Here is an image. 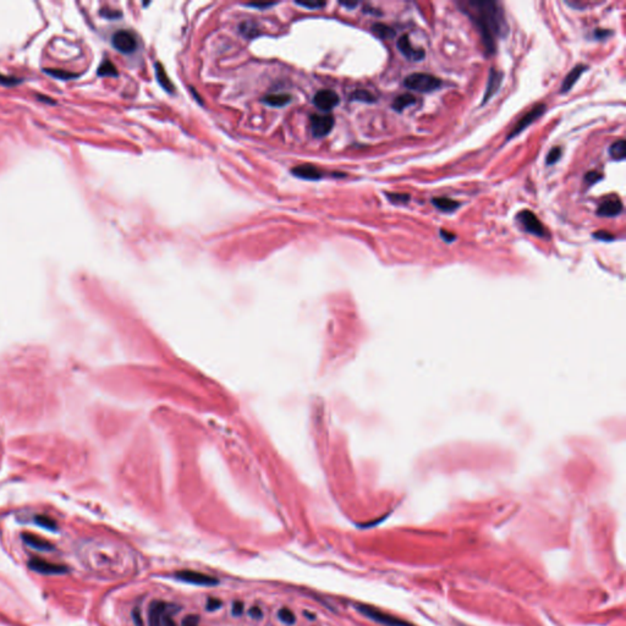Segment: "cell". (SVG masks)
I'll list each match as a JSON object with an SVG mask.
<instances>
[{
    "label": "cell",
    "instance_id": "6da1fadb",
    "mask_svg": "<svg viewBox=\"0 0 626 626\" xmlns=\"http://www.w3.org/2000/svg\"><path fill=\"white\" fill-rule=\"evenodd\" d=\"M462 11L472 20L481 33L487 53L494 54L497 39L505 36L508 31L503 10L494 1H467Z\"/></svg>",
    "mask_w": 626,
    "mask_h": 626
},
{
    "label": "cell",
    "instance_id": "7a4b0ae2",
    "mask_svg": "<svg viewBox=\"0 0 626 626\" xmlns=\"http://www.w3.org/2000/svg\"><path fill=\"white\" fill-rule=\"evenodd\" d=\"M404 86L409 90L417 91L422 93H429L437 91L442 86V80L429 74L416 73L406 76L404 81Z\"/></svg>",
    "mask_w": 626,
    "mask_h": 626
},
{
    "label": "cell",
    "instance_id": "3957f363",
    "mask_svg": "<svg viewBox=\"0 0 626 626\" xmlns=\"http://www.w3.org/2000/svg\"><path fill=\"white\" fill-rule=\"evenodd\" d=\"M357 610L361 613V614L365 615L366 618L368 619L373 620V622L378 623L380 625H384V626H415L412 624H410L409 622L406 620H402L399 619L397 617H393V615L387 614V613L382 612V610L377 609V608L372 607V605H366V604H358Z\"/></svg>",
    "mask_w": 626,
    "mask_h": 626
},
{
    "label": "cell",
    "instance_id": "277c9868",
    "mask_svg": "<svg viewBox=\"0 0 626 626\" xmlns=\"http://www.w3.org/2000/svg\"><path fill=\"white\" fill-rule=\"evenodd\" d=\"M516 219L521 223L522 227L526 230L527 232L529 234L534 235V236H539V237H543L546 236L547 231L544 229L543 224L541 223V220L536 217L533 212L531 210H521L520 213H518L516 215Z\"/></svg>",
    "mask_w": 626,
    "mask_h": 626
},
{
    "label": "cell",
    "instance_id": "5b68a950",
    "mask_svg": "<svg viewBox=\"0 0 626 626\" xmlns=\"http://www.w3.org/2000/svg\"><path fill=\"white\" fill-rule=\"evenodd\" d=\"M546 110H547V106H546V104H543V103H541V104H537L536 106H533V108H532L531 110H529L528 113L526 114V115L522 116L521 120L519 121V123L516 124L515 126H514L513 131H511V132L509 133L508 137H506V140H508V141L509 140H513L514 137H516L518 135H520V133L525 130V128H527L529 125H531V124H533L534 121L538 120V119L541 118V116L543 115L544 113H546Z\"/></svg>",
    "mask_w": 626,
    "mask_h": 626
},
{
    "label": "cell",
    "instance_id": "8992f818",
    "mask_svg": "<svg viewBox=\"0 0 626 626\" xmlns=\"http://www.w3.org/2000/svg\"><path fill=\"white\" fill-rule=\"evenodd\" d=\"M175 578L184 582L192 583V585L200 586H214L219 583V581L214 576L206 575V574L199 573L194 570H180L175 573Z\"/></svg>",
    "mask_w": 626,
    "mask_h": 626
},
{
    "label": "cell",
    "instance_id": "52a82bcc",
    "mask_svg": "<svg viewBox=\"0 0 626 626\" xmlns=\"http://www.w3.org/2000/svg\"><path fill=\"white\" fill-rule=\"evenodd\" d=\"M111 43H113L114 48L116 50L124 54L133 53L136 50V48H137V39H136V37L130 31H125V29L115 32L113 34Z\"/></svg>",
    "mask_w": 626,
    "mask_h": 626
},
{
    "label": "cell",
    "instance_id": "ba28073f",
    "mask_svg": "<svg viewBox=\"0 0 626 626\" xmlns=\"http://www.w3.org/2000/svg\"><path fill=\"white\" fill-rule=\"evenodd\" d=\"M311 130L316 137H324L328 135L334 126V118L331 115H318L312 114L310 119Z\"/></svg>",
    "mask_w": 626,
    "mask_h": 626
},
{
    "label": "cell",
    "instance_id": "9c48e42d",
    "mask_svg": "<svg viewBox=\"0 0 626 626\" xmlns=\"http://www.w3.org/2000/svg\"><path fill=\"white\" fill-rule=\"evenodd\" d=\"M340 102L339 96L331 90H322L317 92L313 97V104L323 111L331 110Z\"/></svg>",
    "mask_w": 626,
    "mask_h": 626
},
{
    "label": "cell",
    "instance_id": "30bf717a",
    "mask_svg": "<svg viewBox=\"0 0 626 626\" xmlns=\"http://www.w3.org/2000/svg\"><path fill=\"white\" fill-rule=\"evenodd\" d=\"M398 49H399L400 53L405 56V58L410 59V60H415V61H420L425 58L426 53L422 48H414L411 43H410V39L407 34H404V36L400 37L398 39V43H397Z\"/></svg>",
    "mask_w": 626,
    "mask_h": 626
},
{
    "label": "cell",
    "instance_id": "8fae6325",
    "mask_svg": "<svg viewBox=\"0 0 626 626\" xmlns=\"http://www.w3.org/2000/svg\"><path fill=\"white\" fill-rule=\"evenodd\" d=\"M624 207H623V202L622 200L619 199L618 196H610L608 199H605L602 203L600 204L597 209V215L600 217H617L619 215L620 213L623 212Z\"/></svg>",
    "mask_w": 626,
    "mask_h": 626
},
{
    "label": "cell",
    "instance_id": "7c38bea8",
    "mask_svg": "<svg viewBox=\"0 0 626 626\" xmlns=\"http://www.w3.org/2000/svg\"><path fill=\"white\" fill-rule=\"evenodd\" d=\"M167 613V603L163 601H153L148 609V624L150 626H163V620Z\"/></svg>",
    "mask_w": 626,
    "mask_h": 626
},
{
    "label": "cell",
    "instance_id": "4fadbf2b",
    "mask_svg": "<svg viewBox=\"0 0 626 626\" xmlns=\"http://www.w3.org/2000/svg\"><path fill=\"white\" fill-rule=\"evenodd\" d=\"M503 77H504V74L501 71L496 70L494 68L491 69L489 71V76H488V82H487V87H486V92H484L483 96V100H482V104H486L494 95L499 91L501 88V82H503Z\"/></svg>",
    "mask_w": 626,
    "mask_h": 626
},
{
    "label": "cell",
    "instance_id": "5bb4252c",
    "mask_svg": "<svg viewBox=\"0 0 626 626\" xmlns=\"http://www.w3.org/2000/svg\"><path fill=\"white\" fill-rule=\"evenodd\" d=\"M587 70H588V66L583 65V64H578V65H576L575 68H574L573 70L566 75L565 80H564L563 85H561L560 92L561 93L569 92V91L573 88V86L576 83V81L581 77V75Z\"/></svg>",
    "mask_w": 626,
    "mask_h": 626
},
{
    "label": "cell",
    "instance_id": "9a60e30c",
    "mask_svg": "<svg viewBox=\"0 0 626 626\" xmlns=\"http://www.w3.org/2000/svg\"><path fill=\"white\" fill-rule=\"evenodd\" d=\"M293 174L305 180H319L323 177V173L314 165H300L294 168Z\"/></svg>",
    "mask_w": 626,
    "mask_h": 626
},
{
    "label": "cell",
    "instance_id": "2e32d148",
    "mask_svg": "<svg viewBox=\"0 0 626 626\" xmlns=\"http://www.w3.org/2000/svg\"><path fill=\"white\" fill-rule=\"evenodd\" d=\"M31 568L33 570L39 571V573H43V574H59V573H63L64 571V566L60 565H56V564H51L48 563V561H44V560H32L29 563Z\"/></svg>",
    "mask_w": 626,
    "mask_h": 626
},
{
    "label": "cell",
    "instance_id": "e0dca14e",
    "mask_svg": "<svg viewBox=\"0 0 626 626\" xmlns=\"http://www.w3.org/2000/svg\"><path fill=\"white\" fill-rule=\"evenodd\" d=\"M432 203L435 208L442 210L444 213H452L460 207L459 202L454 201L451 199H448V197H437V199H433Z\"/></svg>",
    "mask_w": 626,
    "mask_h": 626
},
{
    "label": "cell",
    "instance_id": "ac0fdd59",
    "mask_svg": "<svg viewBox=\"0 0 626 626\" xmlns=\"http://www.w3.org/2000/svg\"><path fill=\"white\" fill-rule=\"evenodd\" d=\"M415 103H416V98H415L414 96L409 95V93H405V95L398 96V97L395 98L394 102H393V109H394L395 111H398V113H401V111H404L407 106L415 104Z\"/></svg>",
    "mask_w": 626,
    "mask_h": 626
},
{
    "label": "cell",
    "instance_id": "d6986e66",
    "mask_svg": "<svg viewBox=\"0 0 626 626\" xmlns=\"http://www.w3.org/2000/svg\"><path fill=\"white\" fill-rule=\"evenodd\" d=\"M155 75H157V80H158V82H159V85L162 86V87L164 88L165 91H168V92H172V91H174V86H173V83L170 82L169 77H168L167 73H165V70H164V68H163L162 64H159V63L155 64Z\"/></svg>",
    "mask_w": 626,
    "mask_h": 626
},
{
    "label": "cell",
    "instance_id": "ffe728a7",
    "mask_svg": "<svg viewBox=\"0 0 626 626\" xmlns=\"http://www.w3.org/2000/svg\"><path fill=\"white\" fill-rule=\"evenodd\" d=\"M290 96L284 95V93H275V95H269L263 98V102L271 106H284L290 102Z\"/></svg>",
    "mask_w": 626,
    "mask_h": 626
},
{
    "label": "cell",
    "instance_id": "44dd1931",
    "mask_svg": "<svg viewBox=\"0 0 626 626\" xmlns=\"http://www.w3.org/2000/svg\"><path fill=\"white\" fill-rule=\"evenodd\" d=\"M626 142L625 140H618L613 143L609 148L610 157L614 160H624L626 157Z\"/></svg>",
    "mask_w": 626,
    "mask_h": 626
},
{
    "label": "cell",
    "instance_id": "7402d4cb",
    "mask_svg": "<svg viewBox=\"0 0 626 626\" xmlns=\"http://www.w3.org/2000/svg\"><path fill=\"white\" fill-rule=\"evenodd\" d=\"M372 31L375 32V34H377V36L382 39H389L395 36L394 29L384 24H375L372 26Z\"/></svg>",
    "mask_w": 626,
    "mask_h": 626
},
{
    "label": "cell",
    "instance_id": "603a6c76",
    "mask_svg": "<svg viewBox=\"0 0 626 626\" xmlns=\"http://www.w3.org/2000/svg\"><path fill=\"white\" fill-rule=\"evenodd\" d=\"M98 75L100 76H118V70H116L115 65L111 63L110 60H104L100 66L98 68Z\"/></svg>",
    "mask_w": 626,
    "mask_h": 626
},
{
    "label": "cell",
    "instance_id": "cb8c5ba5",
    "mask_svg": "<svg viewBox=\"0 0 626 626\" xmlns=\"http://www.w3.org/2000/svg\"><path fill=\"white\" fill-rule=\"evenodd\" d=\"M278 618L281 623H284L286 625H294L296 623L295 614L289 608H281V609H279Z\"/></svg>",
    "mask_w": 626,
    "mask_h": 626
},
{
    "label": "cell",
    "instance_id": "d4e9b609",
    "mask_svg": "<svg viewBox=\"0 0 626 626\" xmlns=\"http://www.w3.org/2000/svg\"><path fill=\"white\" fill-rule=\"evenodd\" d=\"M351 98L355 100H360V102H365V103L376 102L375 96H373L372 93L368 92V91H363V90L356 91V92L351 96Z\"/></svg>",
    "mask_w": 626,
    "mask_h": 626
},
{
    "label": "cell",
    "instance_id": "484cf974",
    "mask_svg": "<svg viewBox=\"0 0 626 626\" xmlns=\"http://www.w3.org/2000/svg\"><path fill=\"white\" fill-rule=\"evenodd\" d=\"M561 154H563V150L560 147H553L551 150H549L548 155H547V165H553L560 159Z\"/></svg>",
    "mask_w": 626,
    "mask_h": 626
},
{
    "label": "cell",
    "instance_id": "4316f807",
    "mask_svg": "<svg viewBox=\"0 0 626 626\" xmlns=\"http://www.w3.org/2000/svg\"><path fill=\"white\" fill-rule=\"evenodd\" d=\"M387 195V199L389 200L392 203L394 204H406L407 202L410 201V196L409 195H402V194H385Z\"/></svg>",
    "mask_w": 626,
    "mask_h": 626
},
{
    "label": "cell",
    "instance_id": "83f0119b",
    "mask_svg": "<svg viewBox=\"0 0 626 626\" xmlns=\"http://www.w3.org/2000/svg\"><path fill=\"white\" fill-rule=\"evenodd\" d=\"M593 237L597 240H601V241H613V240H615V237L610 232L605 231V230H600V231L593 232Z\"/></svg>",
    "mask_w": 626,
    "mask_h": 626
},
{
    "label": "cell",
    "instance_id": "f1b7e54d",
    "mask_svg": "<svg viewBox=\"0 0 626 626\" xmlns=\"http://www.w3.org/2000/svg\"><path fill=\"white\" fill-rule=\"evenodd\" d=\"M27 542H28V544H31V546L36 547V549H42V551H43V549L44 551H46V549H51L50 548L51 546L49 543H47V542H41L38 541V539H33L32 537H29V539H27Z\"/></svg>",
    "mask_w": 626,
    "mask_h": 626
},
{
    "label": "cell",
    "instance_id": "f546056e",
    "mask_svg": "<svg viewBox=\"0 0 626 626\" xmlns=\"http://www.w3.org/2000/svg\"><path fill=\"white\" fill-rule=\"evenodd\" d=\"M219 608H222V602H220V600H218V598H214V597L208 598V601H207V604H206V609L207 610H210V612H213V610H217V609H219Z\"/></svg>",
    "mask_w": 626,
    "mask_h": 626
},
{
    "label": "cell",
    "instance_id": "4dcf8cb0",
    "mask_svg": "<svg viewBox=\"0 0 626 626\" xmlns=\"http://www.w3.org/2000/svg\"><path fill=\"white\" fill-rule=\"evenodd\" d=\"M46 73L50 74V75L55 76V77L63 78V80H68V78L76 77V76H77V75H74V74L65 73V71H59V70H46Z\"/></svg>",
    "mask_w": 626,
    "mask_h": 626
},
{
    "label": "cell",
    "instance_id": "1f68e13d",
    "mask_svg": "<svg viewBox=\"0 0 626 626\" xmlns=\"http://www.w3.org/2000/svg\"><path fill=\"white\" fill-rule=\"evenodd\" d=\"M249 615L250 618H252V619L259 620L262 619V617H263V610H262L258 605H253V607L250 608Z\"/></svg>",
    "mask_w": 626,
    "mask_h": 626
},
{
    "label": "cell",
    "instance_id": "d6a6232c",
    "mask_svg": "<svg viewBox=\"0 0 626 626\" xmlns=\"http://www.w3.org/2000/svg\"><path fill=\"white\" fill-rule=\"evenodd\" d=\"M244 608H245L244 603L240 602V601H235V602L232 603L231 614L234 615V617H240V615L244 613Z\"/></svg>",
    "mask_w": 626,
    "mask_h": 626
},
{
    "label": "cell",
    "instance_id": "836d02e7",
    "mask_svg": "<svg viewBox=\"0 0 626 626\" xmlns=\"http://www.w3.org/2000/svg\"><path fill=\"white\" fill-rule=\"evenodd\" d=\"M602 177L603 176L600 174V173L590 172V173H587V174H586L585 180L588 182V184L592 185V184H595V182H597V181H600V180H602Z\"/></svg>",
    "mask_w": 626,
    "mask_h": 626
},
{
    "label": "cell",
    "instance_id": "e575fe53",
    "mask_svg": "<svg viewBox=\"0 0 626 626\" xmlns=\"http://www.w3.org/2000/svg\"><path fill=\"white\" fill-rule=\"evenodd\" d=\"M20 82V80H17L16 77H7V76H4L0 74V85L2 86H14L17 85Z\"/></svg>",
    "mask_w": 626,
    "mask_h": 626
},
{
    "label": "cell",
    "instance_id": "d590c367",
    "mask_svg": "<svg viewBox=\"0 0 626 626\" xmlns=\"http://www.w3.org/2000/svg\"><path fill=\"white\" fill-rule=\"evenodd\" d=\"M181 626H199V618L197 615H186Z\"/></svg>",
    "mask_w": 626,
    "mask_h": 626
},
{
    "label": "cell",
    "instance_id": "8d00e7d4",
    "mask_svg": "<svg viewBox=\"0 0 626 626\" xmlns=\"http://www.w3.org/2000/svg\"><path fill=\"white\" fill-rule=\"evenodd\" d=\"M296 4L300 5V6H302V7H307V9H319V7H323L324 5H326V2H317V1H313V2H302V1H300V2H298V1H296Z\"/></svg>",
    "mask_w": 626,
    "mask_h": 626
},
{
    "label": "cell",
    "instance_id": "74e56055",
    "mask_svg": "<svg viewBox=\"0 0 626 626\" xmlns=\"http://www.w3.org/2000/svg\"><path fill=\"white\" fill-rule=\"evenodd\" d=\"M132 619H133V623H135L136 626H143L142 617H141V613H140V610L137 609V608H136V609L132 612Z\"/></svg>",
    "mask_w": 626,
    "mask_h": 626
},
{
    "label": "cell",
    "instance_id": "f35d334b",
    "mask_svg": "<svg viewBox=\"0 0 626 626\" xmlns=\"http://www.w3.org/2000/svg\"><path fill=\"white\" fill-rule=\"evenodd\" d=\"M439 232H440V236H442L447 242H452L455 239H456V236H455L454 234H451V232L449 231H445V230H440Z\"/></svg>",
    "mask_w": 626,
    "mask_h": 626
},
{
    "label": "cell",
    "instance_id": "ab89813d",
    "mask_svg": "<svg viewBox=\"0 0 626 626\" xmlns=\"http://www.w3.org/2000/svg\"><path fill=\"white\" fill-rule=\"evenodd\" d=\"M163 626H176V623H175L174 619H173V618L167 613L164 617V620H163Z\"/></svg>",
    "mask_w": 626,
    "mask_h": 626
},
{
    "label": "cell",
    "instance_id": "60d3db41",
    "mask_svg": "<svg viewBox=\"0 0 626 626\" xmlns=\"http://www.w3.org/2000/svg\"><path fill=\"white\" fill-rule=\"evenodd\" d=\"M247 5H249V6L257 7V9H263V7H269L274 4H272V2H263V4H262V2L261 4H259V2H252V4H247Z\"/></svg>",
    "mask_w": 626,
    "mask_h": 626
},
{
    "label": "cell",
    "instance_id": "b9f144b4",
    "mask_svg": "<svg viewBox=\"0 0 626 626\" xmlns=\"http://www.w3.org/2000/svg\"><path fill=\"white\" fill-rule=\"evenodd\" d=\"M608 34H613V32H608V31H597V32H596V37H608Z\"/></svg>",
    "mask_w": 626,
    "mask_h": 626
},
{
    "label": "cell",
    "instance_id": "7bdbcfd3",
    "mask_svg": "<svg viewBox=\"0 0 626 626\" xmlns=\"http://www.w3.org/2000/svg\"><path fill=\"white\" fill-rule=\"evenodd\" d=\"M341 5H344L346 7H355L357 6L358 2H341Z\"/></svg>",
    "mask_w": 626,
    "mask_h": 626
},
{
    "label": "cell",
    "instance_id": "ee69618b",
    "mask_svg": "<svg viewBox=\"0 0 626 626\" xmlns=\"http://www.w3.org/2000/svg\"><path fill=\"white\" fill-rule=\"evenodd\" d=\"M305 615H307V617H306V618H310L311 620H313V619H314V615H313V614H310V613L305 612Z\"/></svg>",
    "mask_w": 626,
    "mask_h": 626
}]
</instances>
